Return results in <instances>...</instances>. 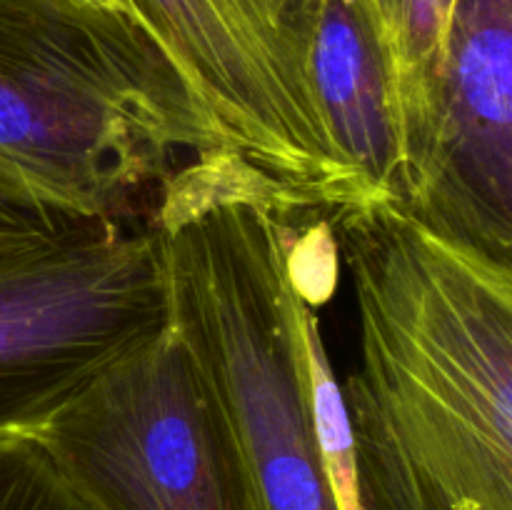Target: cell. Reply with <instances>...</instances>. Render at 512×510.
<instances>
[{
  "label": "cell",
  "mask_w": 512,
  "mask_h": 510,
  "mask_svg": "<svg viewBox=\"0 0 512 510\" xmlns=\"http://www.w3.org/2000/svg\"><path fill=\"white\" fill-rule=\"evenodd\" d=\"M0 510H103L35 435L0 438Z\"/></svg>",
  "instance_id": "cell-11"
},
{
  "label": "cell",
  "mask_w": 512,
  "mask_h": 510,
  "mask_svg": "<svg viewBox=\"0 0 512 510\" xmlns=\"http://www.w3.org/2000/svg\"><path fill=\"white\" fill-rule=\"evenodd\" d=\"M195 103L220 150L293 220H330L375 203L333 138L313 75V5L278 0H128Z\"/></svg>",
  "instance_id": "cell-4"
},
{
  "label": "cell",
  "mask_w": 512,
  "mask_h": 510,
  "mask_svg": "<svg viewBox=\"0 0 512 510\" xmlns=\"http://www.w3.org/2000/svg\"><path fill=\"white\" fill-rule=\"evenodd\" d=\"M368 5L393 70L405 155V140L423 115L430 80L440 63L455 0H368Z\"/></svg>",
  "instance_id": "cell-9"
},
{
  "label": "cell",
  "mask_w": 512,
  "mask_h": 510,
  "mask_svg": "<svg viewBox=\"0 0 512 510\" xmlns=\"http://www.w3.org/2000/svg\"><path fill=\"white\" fill-rule=\"evenodd\" d=\"M190 163L235 160L135 15L0 0V203L155 218Z\"/></svg>",
  "instance_id": "cell-3"
},
{
  "label": "cell",
  "mask_w": 512,
  "mask_h": 510,
  "mask_svg": "<svg viewBox=\"0 0 512 510\" xmlns=\"http://www.w3.org/2000/svg\"><path fill=\"white\" fill-rule=\"evenodd\" d=\"M400 205L443 238L512 265V0H455Z\"/></svg>",
  "instance_id": "cell-6"
},
{
  "label": "cell",
  "mask_w": 512,
  "mask_h": 510,
  "mask_svg": "<svg viewBox=\"0 0 512 510\" xmlns=\"http://www.w3.org/2000/svg\"><path fill=\"white\" fill-rule=\"evenodd\" d=\"M98 333L78 245L35 210L0 203V438L35 435L73 400Z\"/></svg>",
  "instance_id": "cell-7"
},
{
  "label": "cell",
  "mask_w": 512,
  "mask_h": 510,
  "mask_svg": "<svg viewBox=\"0 0 512 510\" xmlns=\"http://www.w3.org/2000/svg\"><path fill=\"white\" fill-rule=\"evenodd\" d=\"M310 75L350 168L373 200L403 198L405 155L393 70L368 0H315Z\"/></svg>",
  "instance_id": "cell-8"
},
{
  "label": "cell",
  "mask_w": 512,
  "mask_h": 510,
  "mask_svg": "<svg viewBox=\"0 0 512 510\" xmlns=\"http://www.w3.org/2000/svg\"><path fill=\"white\" fill-rule=\"evenodd\" d=\"M83 3L95 5V8H103V10H115V13H130V15H133L128 0H83Z\"/></svg>",
  "instance_id": "cell-12"
},
{
  "label": "cell",
  "mask_w": 512,
  "mask_h": 510,
  "mask_svg": "<svg viewBox=\"0 0 512 510\" xmlns=\"http://www.w3.org/2000/svg\"><path fill=\"white\" fill-rule=\"evenodd\" d=\"M278 3L290 5V8H305V5H310L313 0H278Z\"/></svg>",
  "instance_id": "cell-13"
},
{
  "label": "cell",
  "mask_w": 512,
  "mask_h": 510,
  "mask_svg": "<svg viewBox=\"0 0 512 510\" xmlns=\"http://www.w3.org/2000/svg\"><path fill=\"white\" fill-rule=\"evenodd\" d=\"M355 288L343 390L365 510H512V265L400 203L328 220Z\"/></svg>",
  "instance_id": "cell-1"
},
{
  "label": "cell",
  "mask_w": 512,
  "mask_h": 510,
  "mask_svg": "<svg viewBox=\"0 0 512 510\" xmlns=\"http://www.w3.org/2000/svg\"><path fill=\"white\" fill-rule=\"evenodd\" d=\"M303 338L315 433H318L320 458H323L325 475L335 493V503H338V510H365L363 500H360L358 463H355L348 408H345L343 390L335 380L333 365L325 353L318 315L313 313V308H308L305 313Z\"/></svg>",
  "instance_id": "cell-10"
},
{
  "label": "cell",
  "mask_w": 512,
  "mask_h": 510,
  "mask_svg": "<svg viewBox=\"0 0 512 510\" xmlns=\"http://www.w3.org/2000/svg\"><path fill=\"white\" fill-rule=\"evenodd\" d=\"M35 438L103 510H263L173 325Z\"/></svg>",
  "instance_id": "cell-5"
},
{
  "label": "cell",
  "mask_w": 512,
  "mask_h": 510,
  "mask_svg": "<svg viewBox=\"0 0 512 510\" xmlns=\"http://www.w3.org/2000/svg\"><path fill=\"white\" fill-rule=\"evenodd\" d=\"M170 325L263 510H338L310 405L303 323L290 275L300 220L238 168L188 165L155 210Z\"/></svg>",
  "instance_id": "cell-2"
}]
</instances>
